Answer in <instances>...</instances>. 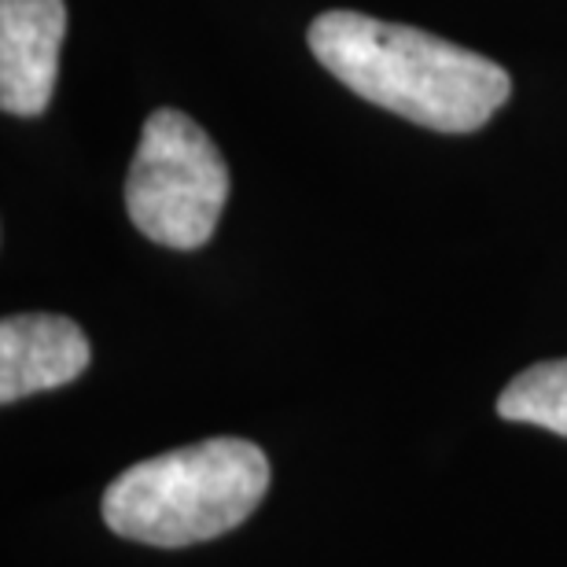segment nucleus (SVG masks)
Listing matches in <instances>:
<instances>
[{
	"mask_svg": "<svg viewBox=\"0 0 567 567\" xmlns=\"http://www.w3.org/2000/svg\"><path fill=\"white\" fill-rule=\"evenodd\" d=\"M63 38V0H0V107L8 115H44L60 74Z\"/></svg>",
	"mask_w": 567,
	"mask_h": 567,
	"instance_id": "20e7f679",
	"label": "nucleus"
},
{
	"mask_svg": "<svg viewBox=\"0 0 567 567\" xmlns=\"http://www.w3.org/2000/svg\"><path fill=\"white\" fill-rule=\"evenodd\" d=\"M497 416L567 439V358L542 361L508 380V388L497 394Z\"/></svg>",
	"mask_w": 567,
	"mask_h": 567,
	"instance_id": "423d86ee",
	"label": "nucleus"
},
{
	"mask_svg": "<svg viewBox=\"0 0 567 567\" xmlns=\"http://www.w3.org/2000/svg\"><path fill=\"white\" fill-rule=\"evenodd\" d=\"M89 339L71 317L16 313L0 324V402L63 388L89 369Z\"/></svg>",
	"mask_w": 567,
	"mask_h": 567,
	"instance_id": "39448f33",
	"label": "nucleus"
},
{
	"mask_svg": "<svg viewBox=\"0 0 567 567\" xmlns=\"http://www.w3.org/2000/svg\"><path fill=\"white\" fill-rule=\"evenodd\" d=\"M306 44L350 93L439 133L480 130L513 96V78L502 63L361 11L317 16Z\"/></svg>",
	"mask_w": 567,
	"mask_h": 567,
	"instance_id": "f257e3e1",
	"label": "nucleus"
},
{
	"mask_svg": "<svg viewBox=\"0 0 567 567\" xmlns=\"http://www.w3.org/2000/svg\"><path fill=\"white\" fill-rule=\"evenodd\" d=\"M229 199V166L207 130L158 107L141 130L126 174V214L147 240L196 251L214 236Z\"/></svg>",
	"mask_w": 567,
	"mask_h": 567,
	"instance_id": "7ed1b4c3",
	"label": "nucleus"
},
{
	"mask_svg": "<svg viewBox=\"0 0 567 567\" xmlns=\"http://www.w3.org/2000/svg\"><path fill=\"white\" fill-rule=\"evenodd\" d=\"M269 457L247 439H203L133 464L104 491L100 513L118 538L181 549L229 535L262 505Z\"/></svg>",
	"mask_w": 567,
	"mask_h": 567,
	"instance_id": "f03ea898",
	"label": "nucleus"
}]
</instances>
